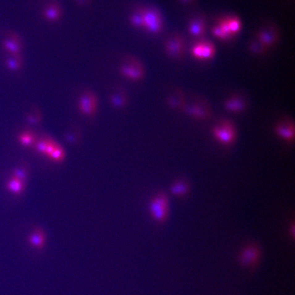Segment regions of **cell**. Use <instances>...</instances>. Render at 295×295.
<instances>
[{
  "mask_svg": "<svg viewBox=\"0 0 295 295\" xmlns=\"http://www.w3.org/2000/svg\"><path fill=\"white\" fill-rule=\"evenodd\" d=\"M185 111L190 116L198 119H205L209 116V112L207 107L198 103H195L187 107Z\"/></svg>",
  "mask_w": 295,
  "mask_h": 295,
  "instance_id": "obj_15",
  "label": "cell"
},
{
  "mask_svg": "<svg viewBox=\"0 0 295 295\" xmlns=\"http://www.w3.org/2000/svg\"><path fill=\"white\" fill-rule=\"evenodd\" d=\"M121 75L128 80L138 82L144 78L145 71L142 64L136 59H130L120 66Z\"/></svg>",
  "mask_w": 295,
  "mask_h": 295,
  "instance_id": "obj_3",
  "label": "cell"
},
{
  "mask_svg": "<svg viewBox=\"0 0 295 295\" xmlns=\"http://www.w3.org/2000/svg\"><path fill=\"white\" fill-rule=\"evenodd\" d=\"M213 135L218 142L229 145L234 141L236 131L234 125L229 121H224L213 129Z\"/></svg>",
  "mask_w": 295,
  "mask_h": 295,
  "instance_id": "obj_4",
  "label": "cell"
},
{
  "mask_svg": "<svg viewBox=\"0 0 295 295\" xmlns=\"http://www.w3.org/2000/svg\"><path fill=\"white\" fill-rule=\"evenodd\" d=\"M130 24L138 28H143V12L139 10L132 14L130 18Z\"/></svg>",
  "mask_w": 295,
  "mask_h": 295,
  "instance_id": "obj_20",
  "label": "cell"
},
{
  "mask_svg": "<svg viewBox=\"0 0 295 295\" xmlns=\"http://www.w3.org/2000/svg\"><path fill=\"white\" fill-rule=\"evenodd\" d=\"M207 23L203 15H196L190 20L188 25V31L192 36L196 38L202 37L205 35Z\"/></svg>",
  "mask_w": 295,
  "mask_h": 295,
  "instance_id": "obj_11",
  "label": "cell"
},
{
  "mask_svg": "<svg viewBox=\"0 0 295 295\" xmlns=\"http://www.w3.org/2000/svg\"><path fill=\"white\" fill-rule=\"evenodd\" d=\"M19 138L20 142L25 146H30L34 142L33 135L28 132L21 134Z\"/></svg>",
  "mask_w": 295,
  "mask_h": 295,
  "instance_id": "obj_22",
  "label": "cell"
},
{
  "mask_svg": "<svg viewBox=\"0 0 295 295\" xmlns=\"http://www.w3.org/2000/svg\"><path fill=\"white\" fill-rule=\"evenodd\" d=\"M14 57L9 59L7 61V65L9 69L12 70H17L20 67L21 61L18 55H14Z\"/></svg>",
  "mask_w": 295,
  "mask_h": 295,
  "instance_id": "obj_24",
  "label": "cell"
},
{
  "mask_svg": "<svg viewBox=\"0 0 295 295\" xmlns=\"http://www.w3.org/2000/svg\"><path fill=\"white\" fill-rule=\"evenodd\" d=\"M225 109L227 111L239 113L244 111L246 109V103L242 99L237 96L230 97L227 99L224 103Z\"/></svg>",
  "mask_w": 295,
  "mask_h": 295,
  "instance_id": "obj_13",
  "label": "cell"
},
{
  "mask_svg": "<svg viewBox=\"0 0 295 295\" xmlns=\"http://www.w3.org/2000/svg\"><path fill=\"white\" fill-rule=\"evenodd\" d=\"M191 53L195 59L200 60H208L214 57L216 49L212 43L207 40H202L193 45Z\"/></svg>",
  "mask_w": 295,
  "mask_h": 295,
  "instance_id": "obj_7",
  "label": "cell"
},
{
  "mask_svg": "<svg viewBox=\"0 0 295 295\" xmlns=\"http://www.w3.org/2000/svg\"><path fill=\"white\" fill-rule=\"evenodd\" d=\"M124 97L119 96L118 95H114L112 99V103L117 107H121L124 104Z\"/></svg>",
  "mask_w": 295,
  "mask_h": 295,
  "instance_id": "obj_27",
  "label": "cell"
},
{
  "mask_svg": "<svg viewBox=\"0 0 295 295\" xmlns=\"http://www.w3.org/2000/svg\"><path fill=\"white\" fill-rule=\"evenodd\" d=\"M29 244L33 248L42 250L46 243L45 232L40 227H37L30 234L27 238Z\"/></svg>",
  "mask_w": 295,
  "mask_h": 295,
  "instance_id": "obj_12",
  "label": "cell"
},
{
  "mask_svg": "<svg viewBox=\"0 0 295 295\" xmlns=\"http://www.w3.org/2000/svg\"><path fill=\"white\" fill-rule=\"evenodd\" d=\"M24 182L15 177H12L11 179L7 182V190L13 194H21L24 190Z\"/></svg>",
  "mask_w": 295,
  "mask_h": 295,
  "instance_id": "obj_17",
  "label": "cell"
},
{
  "mask_svg": "<svg viewBox=\"0 0 295 295\" xmlns=\"http://www.w3.org/2000/svg\"><path fill=\"white\" fill-rule=\"evenodd\" d=\"M149 210L151 217L159 222H162L167 219L169 211L168 198L165 194L156 195L149 204Z\"/></svg>",
  "mask_w": 295,
  "mask_h": 295,
  "instance_id": "obj_1",
  "label": "cell"
},
{
  "mask_svg": "<svg viewBox=\"0 0 295 295\" xmlns=\"http://www.w3.org/2000/svg\"><path fill=\"white\" fill-rule=\"evenodd\" d=\"M143 28L150 33H160L163 28V20L158 10L154 8H148L143 9Z\"/></svg>",
  "mask_w": 295,
  "mask_h": 295,
  "instance_id": "obj_2",
  "label": "cell"
},
{
  "mask_svg": "<svg viewBox=\"0 0 295 295\" xmlns=\"http://www.w3.org/2000/svg\"><path fill=\"white\" fill-rule=\"evenodd\" d=\"M274 131L279 137L288 142L293 141L295 138V126L293 121L290 120L279 122L275 126Z\"/></svg>",
  "mask_w": 295,
  "mask_h": 295,
  "instance_id": "obj_10",
  "label": "cell"
},
{
  "mask_svg": "<svg viewBox=\"0 0 295 295\" xmlns=\"http://www.w3.org/2000/svg\"><path fill=\"white\" fill-rule=\"evenodd\" d=\"M165 48L170 57L174 59H179L184 54L185 50V41L181 36L175 34L166 41Z\"/></svg>",
  "mask_w": 295,
  "mask_h": 295,
  "instance_id": "obj_6",
  "label": "cell"
},
{
  "mask_svg": "<svg viewBox=\"0 0 295 295\" xmlns=\"http://www.w3.org/2000/svg\"><path fill=\"white\" fill-rule=\"evenodd\" d=\"M3 46L13 55H19L21 51L19 37L16 35H12L9 38L3 42Z\"/></svg>",
  "mask_w": 295,
  "mask_h": 295,
  "instance_id": "obj_16",
  "label": "cell"
},
{
  "mask_svg": "<svg viewBox=\"0 0 295 295\" xmlns=\"http://www.w3.org/2000/svg\"><path fill=\"white\" fill-rule=\"evenodd\" d=\"M259 257V248L255 244H250L247 246L241 253L240 261L244 266L253 267L256 264Z\"/></svg>",
  "mask_w": 295,
  "mask_h": 295,
  "instance_id": "obj_9",
  "label": "cell"
},
{
  "mask_svg": "<svg viewBox=\"0 0 295 295\" xmlns=\"http://www.w3.org/2000/svg\"><path fill=\"white\" fill-rule=\"evenodd\" d=\"M43 16L46 20L50 22L57 21L61 16V7L57 2L51 3L43 11Z\"/></svg>",
  "mask_w": 295,
  "mask_h": 295,
  "instance_id": "obj_14",
  "label": "cell"
},
{
  "mask_svg": "<svg viewBox=\"0 0 295 295\" xmlns=\"http://www.w3.org/2000/svg\"><path fill=\"white\" fill-rule=\"evenodd\" d=\"M257 40L266 47L269 48L276 43L279 38V32L276 27L268 26L260 30L256 35Z\"/></svg>",
  "mask_w": 295,
  "mask_h": 295,
  "instance_id": "obj_8",
  "label": "cell"
},
{
  "mask_svg": "<svg viewBox=\"0 0 295 295\" xmlns=\"http://www.w3.org/2000/svg\"><path fill=\"white\" fill-rule=\"evenodd\" d=\"M12 177L17 178L18 179L21 180L25 182V180L27 177V171L23 167L17 168L13 173Z\"/></svg>",
  "mask_w": 295,
  "mask_h": 295,
  "instance_id": "obj_25",
  "label": "cell"
},
{
  "mask_svg": "<svg viewBox=\"0 0 295 295\" xmlns=\"http://www.w3.org/2000/svg\"><path fill=\"white\" fill-rule=\"evenodd\" d=\"M212 32L213 35L216 38H218L220 40H225L230 39L229 37L226 35V33L222 31V29L218 24L213 27Z\"/></svg>",
  "mask_w": 295,
  "mask_h": 295,
  "instance_id": "obj_23",
  "label": "cell"
},
{
  "mask_svg": "<svg viewBox=\"0 0 295 295\" xmlns=\"http://www.w3.org/2000/svg\"><path fill=\"white\" fill-rule=\"evenodd\" d=\"M218 25H219L220 27L222 29V31H224L225 33H226V35L230 38H231L232 36H234L232 35L231 32L230 30L229 27L228 26L226 19L220 20L219 22V23H218Z\"/></svg>",
  "mask_w": 295,
  "mask_h": 295,
  "instance_id": "obj_26",
  "label": "cell"
},
{
  "mask_svg": "<svg viewBox=\"0 0 295 295\" xmlns=\"http://www.w3.org/2000/svg\"><path fill=\"white\" fill-rule=\"evenodd\" d=\"M188 185L184 182L178 181L173 184L171 188V192L177 196L185 195L189 191Z\"/></svg>",
  "mask_w": 295,
  "mask_h": 295,
  "instance_id": "obj_18",
  "label": "cell"
},
{
  "mask_svg": "<svg viewBox=\"0 0 295 295\" xmlns=\"http://www.w3.org/2000/svg\"><path fill=\"white\" fill-rule=\"evenodd\" d=\"M78 107L79 112L84 116H94L99 108V99L97 96L91 91H85L79 99Z\"/></svg>",
  "mask_w": 295,
  "mask_h": 295,
  "instance_id": "obj_5",
  "label": "cell"
},
{
  "mask_svg": "<svg viewBox=\"0 0 295 295\" xmlns=\"http://www.w3.org/2000/svg\"><path fill=\"white\" fill-rule=\"evenodd\" d=\"M267 49V48L263 45L262 43L257 40L252 42L250 45V50L251 51V52L256 54H261L263 53Z\"/></svg>",
  "mask_w": 295,
  "mask_h": 295,
  "instance_id": "obj_21",
  "label": "cell"
},
{
  "mask_svg": "<svg viewBox=\"0 0 295 295\" xmlns=\"http://www.w3.org/2000/svg\"><path fill=\"white\" fill-rule=\"evenodd\" d=\"M226 19L232 35H235L238 33L242 28V24L238 18L233 16L227 18Z\"/></svg>",
  "mask_w": 295,
  "mask_h": 295,
  "instance_id": "obj_19",
  "label": "cell"
}]
</instances>
